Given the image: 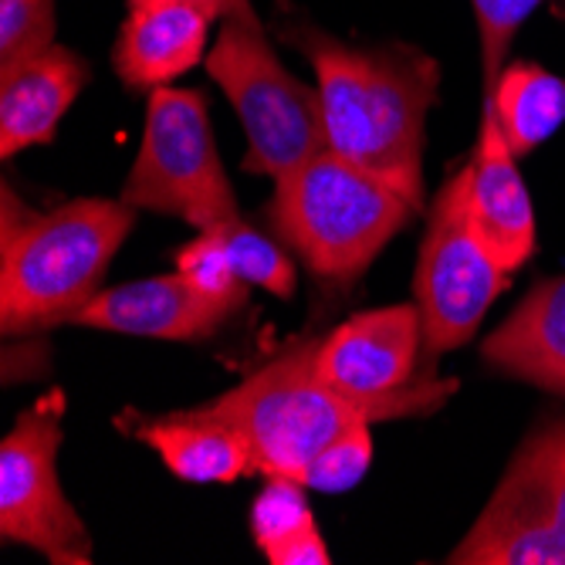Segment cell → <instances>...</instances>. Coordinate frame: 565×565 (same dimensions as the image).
Returning <instances> with one entry per match:
<instances>
[{
  "mask_svg": "<svg viewBox=\"0 0 565 565\" xmlns=\"http://www.w3.org/2000/svg\"><path fill=\"white\" fill-rule=\"evenodd\" d=\"M281 38L319 75L329 146L424 211V136L440 85L437 62L409 44H345L305 21H285Z\"/></svg>",
  "mask_w": 565,
  "mask_h": 565,
  "instance_id": "cell-1",
  "label": "cell"
},
{
  "mask_svg": "<svg viewBox=\"0 0 565 565\" xmlns=\"http://www.w3.org/2000/svg\"><path fill=\"white\" fill-rule=\"evenodd\" d=\"M316 349L319 339H301L288 345L244 383L211 403L190 406L186 414L234 427L250 444L254 475L301 481L308 460L345 430L434 414L457 393V380L434 376L430 383L403 396L355 399L319 376Z\"/></svg>",
  "mask_w": 565,
  "mask_h": 565,
  "instance_id": "cell-2",
  "label": "cell"
},
{
  "mask_svg": "<svg viewBox=\"0 0 565 565\" xmlns=\"http://www.w3.org/2000/svg\"><path fill=\"white\" fill-rule=\"evenodd\" d=\"M136 227L122 200L82 196L34 214L4 183L0 224V329L24 335L72 322L102 291L113 258Z\"/></svg>",
  "mask_w": 565,
  "mask_h": 565,
  "instance_id": "cell-3",
  "label": "cell"
},
{
  "mask_svg": "<svg viewBox=\"0 0 565 565\" xmlns=\"http://www.w3.org/2000/svg\"><path fill=\"white\" fill-rule=\"evenodd\" d=\"M417 207L396 186L326 149L275 180L265 207L271 234L316 278L355 281Z\"/></svg>",
  "mask_w": 565,
  "mask_h": 565,
  "instance_id": "cell-4",
  "label": "cell"
},
{
  "mask_svg": "<svg viewBox=\"0 0 565 565\" xmlns=\"http://www.w3.org/2000/svg\"><path fill=\"white\" fill-rule=\"evenodd\" d=\"M207 72L244 122L247 173L278 180L332 149L322 95L301 85L278 62L254 11L224 18V28L207 55Z\"/></svg>",
  "mask_w": 565,
  "mask_h": 565,
  "instance_id": "cell-5",
  "label": "cell"
},
{
  "mask_svg": "<svg viewBox=\"0 0 565 565\" xmlns=\"http://www.w3.org/2000/svg\"><path fill=\"white\" fill-rule=\"evenodd\" d=\"M119 200L136 211L180 217L196 231L241 217L200 92L167 85L149 92L142 146Z\"/></svg>",
  "mask_w": 565,
  "mask_h": 565,
  "instance_id": "cell-6",
  "label": "cell"
},
{
  "mask_svg": "<svg viewBox=\"0 0 565 565\" xmlns=\"http://www.w3.org/2000/svg\"><path fill=\"white\" fill-rule=\"evenodd\" d=\"M508 271L494 265L471 221V167L444 180L430 203L427 237L414 275V301L424 322V355L430 366L444 352L468 345L504 291Z\"/></svg>",
  "mask_w": 565,
  "mask_h": 565,
  "instance_id": "cell-7",
  "label": "cell"
},
{
  "mask_svg": "<svg viewBox=\"0 0 565 565\" xmlns=\"http://www.w3.org/2000/svg\"><path fill=\"white\" fill-rule=\"evenodd\" d=\"M447 562L565 565V417L535 427Z\"/></svg>",
  "mask_w": 565,
  "mask_h": 565,
  "instance_id": "cell-8",
  "label": "cell"
},
{
  "mask_svg": "<svg viewBox=\"0 0 565 565\" xmlns=\"http://www.w3.org/2000/svg\"><path fill=\"white\" fill-rule=\"evenodd\" d=\"M62 393L24 409L0 444V539L55 565H88L92 535L58 484Z\"/></svg>",
  "mask_w": 565,
  "mask_h": 565,
  "instance_id": "cell-9",
  "label": "cell"
},
{
  "mask_svg": "<svg viewBox=\"0 0 565 565\" xmlns=\"http://www.w3.org/2000/svg\"><path fill=\"white\" fill-rule=\"evenodd\" d=\"M424 322L420 308L390 305L373 308L329 335H319L316 370L319 376L345 396L355 399H390L414 393L434 380V370H420Z\"/></svg>",
  "mask_w": 565,
  "mask_h": 565,
  "instance_id": "cell-10",
  "label": "cell"
},
{
  "mask_svg": "<svg viewBox=\"0 0 565 565\" xmlns=\"http://www.w3.org/2000/svg\"><path fill=\"white\" fill-rule=\"evenodd\" d=\"M231 319L227 308L203 298L180 271L157 275L146 281L119 285L98 291L72 326L139 335V339H167V342H203Z\"/></svg>",
  "mask_w": 565,
  "mask_h": 565,
  "instance_id": "cell-11",
  "label": "cell"
},
{
  "mask_svg": "<svg viewBox=\"0 0 565 565\" xmlns=\"http://www.w3.org/2000/svg\"><path fill=\"white\" fill-rule=\"evenodd\" d=\"M471 221L501 271L511 275L532 262L539 247L532 200L515 167V152L508 149L498 119L484 106L478 157L471 163Z\"/></svg>",
  "mask_w": 565,
  "mask_h": 565,
  "instance_id": "cell-12",
  "label": "cell"
},
{
  "mask_svg": "<svg viewBox=\"0 0 565 565\" xmlns=\"http://www.w3.org/2000/svg\"><path fill=\"white\" fill-rule=\"evenodd\" d=\"M211 14L193 0H146L129 8L113 65L126 88L152 92L190 72L207 47Z\"/></svg>",
  "mask_w": 565,
  "mask_h": 565,
  "instance_id": "cell-13",
  "label": "cell"
},
{
  "mask_svg": "<svg viewBox=\"0 0 565 565\" xmlns=\"http://www.w3.org/2000/svg\"><path fill=\"white\" fill-rule=\"evenodd\" d=\"M88 82V65L75 51L51 44L41 55L0 72V157L55 139L58 122Z\"/></svg>",
  "mask_w": 565,
  "mask_h": 565,
  "instance_id": "cell-14",
  "label": "cell"
},
{
  "mask_svg": "<svg viewBox=\"0 0 565 565\" xmlns=\"http://www.w3.org/2000/svg\"><path fill=\"white\" fill-rule=\"evenodd\" d=\"M481 359L511 380L565 396V278L539 281L484 339Z\"/></svg>",
  "mask_w": 565,
  "mask_h": 565,
  "instance_id": "cell-15",
  "label": "cell"
},
{
  "mask_svg": "<svg viewBox=\"0 0 565 565\" xmlns=\"http://www.w3.org/2000/svg\"><path fill=\"white\" fill-rule=\"evenodd\" d=\"M119 427L152 447L163 465L190 484H231L244 475H254L250 444L227 424L190 417L186 409L163 417H146L126 409Z\"/></svg>",
  "mask_w": 565,
  "mask_h": 565,
  "instance_id": "cell-16",
  "label": "cell"
},
{
  "mask_svg": "<svg viewBox=\"0 0 565 565\" xmlns=\"http://www.w3.org/2000/svg\"><path fill=\"white\" fill-rule=\"evenodd\" d=\"M484 109L498 119L508 149L525 157L565 122V78L532 62L504 65Z\"/></svg>",
  "mask_w": 565,
  "mask_h": 565,
  "instance_id": "cell-17",
  "label": "cell"
},
{
  "mask_svg": "<svg viewBox=\"0 0 565 565\" xmlns=\"http://www.w3.org/2000/svg\"><path fill=\"white\" fill-rule=\"evenodd\" d=\"M217 231H221V237L227 244V254H231L237 275L247 285L265 288V291H271L275 298H285V301L295 295V285H298L295 262L288 258V254L268 234L254 231L241 217L221 224Z\"/></svg>",
  "mask_w": 565,
  "mask_h": 565,
  "instance_id": "cell-18",
  "label": "cell"
},
{
  "mask_svg": "<svg viewBox=\"0 0 565 565\" xmlns=\"http://www.w3.org/2000/svg\"><path fill=\"white\" fill-rule=\"evenodd\" d=\"M177 271L214 305L227 308L234 316L237 308H244L250 285L237 275L227 244L221 237V231H200L196 241H190L183 250H177Z\"/></svg>",
  "mask_w": 565,
  "mask_h": 565,
  "instance_id": "cell-19",
  "label": "cell"
},
{
  "mask_svg": "<svg viewBox=\"0 0 565 565\" xmlns=\"http://www.w3.org/2000/svg\"><path fill=\"white\" fill-rule=\"evenodd\" d=\"M312 522H316V515H312V508H308L305 484L295 478L271 475L250 508V535L262 552H268L271 545L285 542L288 535L301 532Z\"/></svg>",
  "mask_w": 565,
  "mask_h": 565,
  "instance_id": "cell-20",
  "label": "cell"
},
{
  "mask_svg": "<svg viewBox=\"0 0 565 565\" xmlns=\"http://www.w3.org/2000/svg\"><path fill=\"white\" fill-rule=\"evenodd\" d=\"M55 44V0H0V72Z\"/></svg>",
  "mask_w": 565,
  "mask_h": 565,
  "instance_id": "cell-21",
  "label": "cell"
},
{
  "mask_svg": "<svg viewBox=\"0 0 565 565\" xmlns=\"http://www.w3.org/2000/svg\"><path fill=\"white\" fill-rule=\"evenodd\" d=\"M370 465H373V434L366 424V427L345 430L342 437H335L329 447H322L308 460L301 484L326 491V494H342L366 478Z\"/></svg>",
  "mask_w": 565,
  "mask_h": 565,
  "instance_id": "cell-22",
  "label": "cell"
},
{
  "mask_svg": "<svg viewBox=\"0 0 565 565\" xmlns=\"http://www.w3.org/2000/svg\"><path fill=\"white\" fill-rule=\"evenodd\" d=\"M481 31V78H484V98H491L498 75L504 68L508 47L515 41L525 18L535 11L539 0H471Z\"/></svg>",
  "mask_w": 565,
  "mask_h": 565,
  "instance_id": "cell-23",
  "label": "cell"
},
{
  "mask_svg": "<svg viewBox=\"0 0 565 565\" xmlns=\"http://www.w3.org/2000/svg\"><path fill=\"white\" fill-rule=\"evenodd\" d=\"M265 558H268L271 565H329V562H332L329 545H326V539H322V532H319V522L305 525L301 532H295V535H288L285 542L271 545V548L265 552Z\"/></svg>",
  "mask_w": 565,
  "mask_h": 565,
  "instance_id": "cell-24",
  "label": "cell"
},
{
  "mask_svg": "<svg viewBox=\"0 0 565 565\" xmlns=\"http://www.w3.org/2000/svg\"><path fill=\"white\" fill-rule=\"evenodd\" d=\"M193 4H200L214 21L217 18H227V14H247V11H254L250 0H193Z\"/></svg>",
  "mask_w": 565,
  "mask_h": 565,
  "instance_id": "cell-25",
  "label": "cell"
},
{
  "mask_svg": "<svg viewBox=\"0 0 565 565\" xmlns=\"http://www.w3.org/2000/svg\"><path fill=\"white\" fill-rule=\"evenodd\" d=\"M126 4H129V8H139V4H146V0H126Z\"/></svg>",
  "mask_w": 565,
  "mask_h": 565,
  "instance_id": "cell-26",
  "label": "cell"
}]
</instances>
